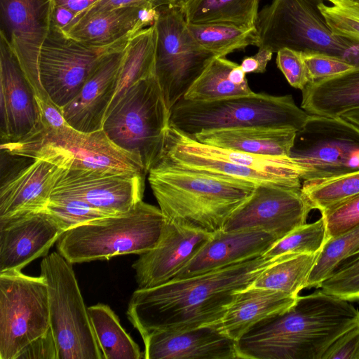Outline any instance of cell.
<instances>
[{"mask_svg":"<svg viewBox=\"0 0 359 359\" xmlns=\"http://www.w3.org/2000/svg\"><path fill=\"white\" fill-rule=\"evenodd\" d=\"M16 359H57L56 344L50 328L29 344Z\"/></svg>","mask_w":359,"mask_h":359,"instance_id":"46","label":"cell"},{"mask_svg":"<svg viewBox=\"0 0 359 359\" xmlns=\"http://www.w3.org/2000/svg\"><path fill=\"white\" fill-rule=\"evenodd\" d=\"M319 287L342 299L359 301V255L342 261Z\"/></svg>","mask_w":359,"mask_h":359,"instance_id":"40","label":"cell"},{"mask_svg":"<svg viewBox=\"0 0 359 359\" xmlns=\"http://www.w3.org/2000/svg\"><path fill=\"white\" fill-rule=\"evenodd\" d=\"M212 235L165 220L156 245L133 264L138 288L153 287L172 280Z\"/></svg>","mask_w":359,"mask_h":359,"instance_id":"20","label":"cell"},{"mask_svg":"<svg viewBox=\"0 0 359 359\" xmlns=\"http://www.w3.org/2000/svg\"><path fill=\"white\" fill-rule=\"evenodd\" d=\"M309 114L291 95L256 93L213 101L182 98L170 110V125L191 137L203 131L243 127L301 130Z\"/></svg>","mask_w":359,"mask_h":359,"instance_id":"5","label":"cell"},{"mask_svg":"<svg viewBox=\"0 0 359 359\" xmlns=\"http://www.w3.org/2000/svg\"><path fill=\"white\" fill-rule=\"evenodd\" d=\"M165 223L159 208L139 202L123 213L94 219L65 231L58 252L71 264L142 255L158 243Z\"/></svg>","mask_w":359,"mask_h":359,"instance_id":"4","label":"cell"},{"mask_svg":"<svg viewBox=\"0 0 359 359\" xmlns=\"http://www.w3.org/2000/svg\"><path fill=\"white\" fill-rule=\"evenodd\" d=\"M279 239L260 229L213 233L191 261L172 280L209 271L255 257L263 255Z\"/></svg>","mask_w":359,"mask_h":359,"instance_id":"25","label":"cell"},{"mask_svg":"<svg viewBox=\"0 0 359 359\" xmlns=\"http://www.w3.org/2000/svg\"><path fill=\"white\" fill-rule=\"evenodd\" d=\"M357 255H359V247L358 248V249L349 257H353V256H355Z\"/></svg>","mask_w":359,"mask_h":359,"instance_id":"53","label":"cell"},{"mask_svg":"<svg viewBox=\"0 0 359 359\" xmlns=\"http://www.w3.org/2000/svg\"><path fill=\"white\" fill-rule=\"evenodd\" d=\"M323 0H273L258 13L259 43L277 53L287 48L320 53L359 67V43L335 35L319 9Z\"/></svg>","mask_w":359,"mask_h":359,"instance_id":"8","label":"cell"},{"mask_svg":"<svg viewBox=\"0 0 359 359\" xmlns=\"http://www.w3.org/2000/svg\"><path fill=\"white\" fill-rule=\"evenodd\" d=\"M1 143L16 142L39 123L36 94L15 53L0 36Z\"/></svg>","mask_w":359,"mask_h":359,"instance_id":"19","label":"cell"},{"mask_svg":"<svg viewBox=\"0 0 359 359\" xmlns=\"http://www.w3.org/2000/svg\"><path fill=\"white\" fill-rule=\"evenodd\" d=\"M46 209L62 223L66 231L109 216L83 200L67 196H51Z\"/></svg>","mask_w":359,"mask_h":359,"instance_id":"39","label":"cell"},{"mask_svg":"<svg viewBox=\"0 0 359 359\" xmlns=\"http://www.w3.org/2000/svg\"><path fill=\"white\" fill-rule=\"evenodd\" d=\"M159 12L138 6H125L80 15L64 32L88 46L119 47L126 45L142 29L153 25Z\"/></svg>","mask_w":359,"mask_h":359,"instance_id":"23","label":"cell"},{"mask_svg":"<svg viewBox=\"0 0 359 359\" xmlns=\"http://www.w3.org/2000/svg\"><path fill=\"white\" fill-rule=\"evenodd\" d=\"M53 0H0V36L9 44L36 95L50 100L39 78L38 59L48 33Z\"/></svg>","mask_w":359,"mask_h":359,"instance_id":"16","label":"cell"},{"mask_svg":"<svg viewBox=\"0 0 359 359\" xmlns=\"http://www.w3.org/2000/svg\"><path fill=\"white\" fill-rule=\"evenodd\" d=\"M65 231L46 209L0 219V273L21 271L46 256Z\"/></svg>","mask_w":359,"mask_h":359,"instance_id":"18","label":"cell"},{"mask_svg":"<svg viewBox=\"0 0 359 359\" xmlns=\"http://www.w3.org/2000/svg\"><path fill=\"white\" fill-rule=\"evenodd\" d=\"M322 290L298 296L286 311L250 328L238 341L241 359H322L330 345L359 324V310Z\"/></svg>","mask_w":359,"mask_h":359,"instance_id":"2","label":"cell"},{"mask_svg":"<svg viewBox=\"0 0 359 359\" xmlns=\"http://www.w3.org/2000/svg\"><path fill=\"white\" fill-rule=\"evenodd\" d=\"M10 154L39 159L65 170L145 173L140 158L116 146L102 130L84 133L69 125L52 129L37 126L16 142L1 143Z\"/></svg>","mask_w":359,"mask_h":359,"instance_id":"6","label":"cell"},{"mask_svg":"<svg viewBox=\"0 0 359 359\" xmlns=\"http://www.w3.org/2000/svg\"><path fill=\"white\" fill-rule=\"evenodd\" d=\"M76 17V14L69 9L52 6L50 22L63 31L67 29Z\"/></svg>","mask_w":359,"mask_h":359,"instance_id":"49","label":"cell"},{"mask_svg":"<svg viewBox=\"0 0 359 359\" xmlns=\"http://www.w3.org/2000/svg\"><path fill=\"white\" fill-rule=\"evenodd\" d=\"M172 6H175L172 0H99L80 15L109 11L125 6H138L161 11Z\"/></svg>","mask_w":359,"mask_h":359,"instance_id":"45","label":"cell"},{"mask_svg":"<svg viewBox=\"0 0 359 359\" xmlns=\"http://www.w3.org/2000/svg\"><path fill=\"white\" fill-rule=\"evenodd\" d=\"M154 25L155 77L170 110L218 56L196 41L177 6L161 11Z\"/></svg>","mask_w":359,"mask_h":359,"instance_id":"12","label":"cell"},{"mask_svg":"<svg viewBox=\"0 0 359 359\" xmlns=\"http://www.w3.org/2000/svg\"><path fill=\"white\" fill-rule=\"evenodd\" d=\"M276 53L278 68L291 86L302 90L311 82L303 53L283 48Z\"/></svg>","mask_w":359,"mask_h":359,"instance_id":"42","label":"cell"},{"mask_svg":"<svg viewBox=\"0 0 359 359\" xmlns=\"http://www.w3.org/2000/svg\"><path fill=\"white\" fill-rule=\"evenodd\" d=\"M301 108L310 115L339 117L359 108V67L308 83Z\"/></svg>","mask_w":359,"mask_h":359,"instance_id":"28","label":"cell"},{"mask_svg":"<svg viewBox=\"0 0 359 359\" xmlns=\"http://www.w3.org/2000/svg\"><path fill=\"white\" fill-rule=\"evenodd\" d=\"M39 109V124L46 128H60L69 125L62 109L51 101H45L36 95Z\"/></svg>","mask_w":359,"mask_h":359,"instance_id":"47","label":"cell"},{"mask_svg":"<svg viewBox=\"0 0 359 359\" xmlns=\"http://www.w3.org/2000/svg\"><path fill=\"white\" fill-rule=\"evenodd\" d=\"M170 110L155 77L132 86L108 111L103 130L121 149L138 156L147 174L163 157Z\"/></svg>","mask_w":359,"mask_h":359,"instance_id":"7","label":"cell"},{"mask_svg":"<svg viewBox=\"0 0 359 359\" xmlns=\"http://www.w3.org/2000/svg\"><path fill=\"white\" fill-rule=\"evenodd\" d=\"M259 0H187L180 8L187 24L256 28Z\"/></svg>","mask_w":359,"mask_h":359,"instance_id":"30","label":"cell"},{"mask_svg":"<svg viewBox=\"0 0 359 359\" xmlns=\"http://www.w3.org/2000/svg\"><path fill=\"white\" fill-rule=\"evenodd\" d=\"M311 210L301 188L259 184L231 214L222 230L260 229L280 240L305 224Z\"/></svg>","mask_w":359,"mask_h":359,"instance_id":"15","label":"cell"},{"mask_svg":"<svg viewBox=\"0 0 359 359\" xmlns=\"http://www.w3.org/2000/svg\"><path fill=\"white\" fill-rule=\"evenodd\" d=\"M196 41L204 48L218 57H225L236 50L248 46H259L257 28L245 29L228 24H187Z\"/></svg>","mask_w":359,"mask_h":359,"instance_id":"34","label":"cell"},{"mask_svg":"<svg viewBox=\"0 0 359 359\" xmlns=\"http://www.w3.org/2000/svg\"><path fill=\"white\" fill-rule=\"evenodd\" d=\"M322 359H359V324L337 339Z\"/></svg>","mask_w":359,"mask_h":359,"instance_id":"44","label":"cell"},{"mask_svg":"<svg viewBox=\"0 0 359 359\" xmlns=\"http://www.w3.org/2000/svg\"><path fill=\"white\" fill-rule=\"evenodd\" d=\"M359 247V226L327 239L318 254L305 288L319 287L338 265Z\"/></svg>","mask_w":359,"mask_h":359,"instance_id":"36","label":"cell"},{"mask_svg":"<svg viewBox=\"0 0 359 359\" xmlns=\"http://www.w3.org/2000/svg\"><path fill=\"white\" fill-rule=\"evenodd\" d=\"M175 6L180 8L187 0H172Z\"/></svg>","mask_w":359,"mask_h":359,"instance_id":"52","label":"cell"},{"mask_svg":"<svg viewBox=\"0 0 359 359\" xmlns=\"http://www.w3.org/2000/svg\"><path fill=\"white\" fill-rule=\"evenodd\" d=\"M328 239L321 217L315 222L303 224L278 240L263 255L276 257L285 255L318 253Z\"/></svg>","mask_w":359,"mask_h":359,"instance_id":"37","label":"cell"},{"mask_svg":"<svg viewBox=\"0 0 359 359\" xmlns=\"http://www.w3.org/2000/svg\"><path fill=\"white\" fill-rule=\"evenodd\" d=\"M296 131L269 127L232 128L203 131L197 141L224 149L261 156H290Z\"/></svg>","mask_w":359,"mask_h":359,"instance_id":"27","label":"cell"},{"mask_svg":"<svg viewBox=\"0 0 359 359\" xmlns=\"http://www.w3.org/2000/svg\"><path fill=\"white\" fill-rule=\"evenodd\" d=\"M318 253L286 255L265 268L251 287L270 289L299 296L305 288Z\"/></svg>","mask_w":359,"mask_h":359,"instance_id":"33","label":"cell"},{"mask_svg":"<svg viewBox=\"0 0 359 359\" xmlns=\"http://www.w3.org/2000/svg\"><path fill=\"white\" fill-rule=\"evenodd\" d=\"M323 1H329V2H330L332 4V3H333L336 0H323ZM352 1L359 2V0H352Z\"/></svg>","mask_w":359,"mask_h":359,"instance_id":"54","label":"cell"},{"mask_svg":"<svg viewBox=\"0 0 359 359\" xmlns=\"http://www.w3.org/2000/svg\"><path fill=\"white\" fill-rule=\"evenodd\" d=\"M341 117L359 128V108L348 111Z\"/></svg>","mask_w":359,"mask_h":359,"instance_id":"51","label":"cell"},{"mask_svg":"<svg viewBox=\"0 0 359 359\" xmlns=\"http://www.w3.org/2000/svg\"><path fill=\"white\" fill-rule=\"evenodd\" d=\"M319 9L335 35L359 43V2L336 0L332 6L322 2Z\"/></svg>","mask_w":359,"mask_h":359,"instance_id":"38","label":"cell"},{"mask_svg":"<svg viewBox=\"0 0 359 359\" xmlns=\"http://www.w3.org/2000/svg\"><path fill=\"white\" fill-rule=\"evenodd\" d=\"M47 284L21 271L0 273V359H16L50 330Z\"/></svg>","mask_w":359,"mask_h":359,"instance_id":"13","label":"cell"},{"mask_svg":"<svg viewBox=\"0 0 359 359\" xmlns=\"http://www.w3.org/2000/svg\"><path fill=\"white\" fill-rule=\"evenodd\" d=\"M240 65L224 57L214 58L194 82L183 98L213 101L246 96L253 92Z\"/></svg>","mask_w":359,"mask_h":359,"instance_id":"29","label":"cell"},{"mask_svg":"<svg viewBox=\"0 0 359 359\" xmlns=\"http://www.w3.org/2000/svg\"><path fill=\"white\" fill-rule=\"evenodd\" d=\"M321 212L328 238L359 226V194Z\"/></svg>","mask_w":359,"mask_h":359,"instance_id":"41","label":"cell"},{"mask_svg":"<svg viewBox=\"0 0 359 359\" xmlns=\"http://www.w3.org/2000/svg\"><path fill=\"white\" fill-rule=\"evenodd\" d=\"M41 276L47 284L57 359H104L72 264L53 252L41 260Z\"/></svg>","mask_w":359,"mask_h":359,"instance_id":"10","label":"cell"},{"mask_svg":"<svg viewBox=\"0 0 359 359\" xmlns=\"http://www.w3.org/2000/svg\"><path fill=\"white\" fill-rule=\"evenodd\" d=\"M99 0H53V5L70 10L76 15L87 10Z\"/></svg>","mask_w":359,"mask_h":359,"instance_id":"50","label":"cell"},{"mask_svg":"<svg viewBox=\"0 0 359 359\" xmlns=\"http://www.w3.org/2000/svg\"><path fill=\"white\" fill-rule=\"evenodd\" d=\"M156 43L154 25L142 29L128 41L118 72L116 93L107 113L132 86L155 76Z\"/></svg>","mask_w":359,"mask_h":359,"instance_id":"31","label":"cell"},{"mask_svg":"<svg viewBox=\"0 0 359 359\" xmlns=\"http://www.w3.org/2000/svg\"><path fill=\"white\" fill-rule=\"evenodd\" d=\"M145 173L65 170L51 196L83 200L108 215L129 211L142 201Z\"/></svg>","mask_w":359,"mask_h":359,"instance_id":"17","label":"cell"},{"mask_svg":"<svg viewBox=\"0 0 359 359\" xmlns=\"http://www.w3.org/2000/svg\"><path fill=\"white\" fill-rule=\"evenodd\" d=\"M273 53L267 48H259L257 53L254 55L244 58L240 66L245 74L264 73Z\"/></svg>","mask_w":359,"mask_h":359,"instance_id":"48","label":"cell"},{"mask_svg":"<svg viewBox=\"0 0 359 359\" xmlns=\"http://www.w3.org/2000/svg\"><path fill=\"white\" fill-rule=\"evenodd\" d=\"M145 359H241L236 341L210 325L142 338Z\"/></svg>","mask_w":359,"mask_h":359,"instance_id":"24","label":"cell"},{"mask_svg":"<svg viewBox=\"0 0 359 359\" xmlns=\"http://www.w3.org/2000/svg\"><path fill=\"white\" fill-rule=\"evenodd\" d=\"M14 158L13 168L1 172L0 219L46 209L64 170L46 161Z\"/></svg>","mask_w":359,"mask_h":359,"instance_id":"21","label":"cell"},{"mask_svg":"<svg viewBox=\"0 0 359 359\" xmlns=\"http://www.w3.org/2000/svg\"><path fill=\"white\" fill-rule=\"evenodd\" d=\"M297 297L280 291L250 286L236 292L224 316L208 325L238 341L258 323L288 310Z\"/></svg>","mask_w":359,"mask_h":359,"instance_id":"26","label":"cell"},{"mask_svg":"<svg viewBox=\"0 0 359 359\" xmlns=\"http://www.w3.org/2000/svg\"><path fill=\"white\" fill-rule=\"evenodd\" d=\"M126 45L116 48L88 46L69 37L50 22L38 59L43 91L56 106L62 108L76 96L104 57Z\"/></svg>","mask_w":359,"mask_h":359,"instance_id":"14","label":"cell"},{"mask_svg":"<svg viewBox=\"0 0 359 359\" xmlns=\"http://www.w3.org/2000/svg\"><path fill=\"white\" fill-rule=\"evenodd\" d=\"M283 256L260 255L156 287L137 288L128 302V319L142 338L155 332L208 325L224 316L236 292L250 287L265 268Z\"/></svg>","mask_w":359,"mask_h":359,"instance_id":"1","label":"cell"},{"mask_svg":"<svg viewBox=\"0 0 359 359\" xmlns=\"http://www.w3.org/2000/svg\"><path fill=\"white\" fill-rule=\"evenodd\" d=\"M301 191L312 209L323 212L359 194V170L320 181H304Z\"/></svg>","mask_w":359,"mask_h":359,"instance_id":"35","label":"cell"},{"mask_svg":"<svg viewBox=\"0 0 359 359\" xmlns=\"http://www.w3.org/2000/svg\"><path fill=\"white\" fill-rule=\"evenodd\" d=\"M148 174L165 220L210 233L223 229L257 186L182 168L165 158Z\"/></svg>","mask_w":359,"mask_h":359,"instance_id":"3","label":"cell"},{"mask_svg":"<svg viewBox=\"0 0 359 359\" xmlns=\"http://www.w3.org/2000/svg\"><path fill=\"white\" fill-rule=\"evenodd\" d=\"M290 157L303 181H320L359 170V128L342 117L310 115L296 132Z\"/></svg>","mask_w":359,"mask_h":359,"instance_id":"11","label":"cell"},{"mask_svg":"<svg viewBox=\"0 0 359 359\" xmlns=\"http://www.w3.org/2000/svg\"><path fill=\"white\" fill-rule=\"evenodd\" d=\"M126 45L107 53L76 96L61 108L66 121L73 128L84 133L102 130L116 93Z\"/></svg>","mask_w":359,"mask_h":359,"instance_id":"22","label":"cell"},{"mask_svg":"<svg viewBox=\"0 0 359 359\" xmlns=\"http://www.w3.org/2000/svg\"><path fill=\"white\" fill-rule=\"evenodd\" d=\"M88 313L104 359L144 358V353L108 305L100 303L93 305L88 307Z\"/></svg>","mask_w":359,"mask_h":359,"instance_id":"32","label":"cell"},{"mask_svg":"<svg viewBox=\"0 0 359 359\" xmlns=\"http://www.w3.org/2000/svg\"><path fill=\"white\" fill-rule=\"evenodd\" d=\"M163 158L182 168L259 184L294 187L298 173L289 156L256 155L201 143L170 125Z\"/></svg>","mask_w":359,"mask_h":359,"instance_id":"9","label":"cell"},{"mask_svg":"<svg viewBox=\"0 0 359 359\" xmlns=\"http://www.w3.org/2000/svg\"><path fill=\"white\" fill-rule=\"evenodd\" d=\"M303 57L311 82L327 79L355 67L347 61L328 54L303 53Z\"/></svg>","mask_w":359,"mask_h":359,"instance_id":"43","label":"cell"}]
</instances>
